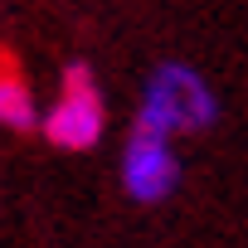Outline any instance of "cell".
<instances>
[{
  "label": "cell",
  "instance_id": "4",
  "mask_svg": "<svg viewBox=\"0 0 248 248\" xmlns=\"http://www.w3.org/2000/svg\"><path fill=\"white\" fill-rule=\"evenodd\" d=\"M39 107H34V93L30 83L15 73V68H0V127L5 132H34L39 127Z\"/></svg>",
  "mask_w": 248,
  "mask_h": 248
},
{
  "label": "cell",
  "instance_id": "2",
  "mask_svg": "<svg viewBox=\"0 0 248 248\" xmlns=\"http://www.w3.org/2000/svg\"><path fill=\"white\" fill-rule=\"evenodd\" d=\"M44 137L59 146V151H93L107 132V107H102V93H97V78L88 63H68L63 68V83H59V97L54 107L44 112Z\"/></svg>",
  "mask_w": 248,
  "mask_h": 248
},
{
  "label": "cell",
  "instance_id": "3",
  "mask_svg": "<svg viewBox=\"0 0 248 248\" xmlns=\"http://www.w3.org/2000/svg\"><path fill=\"white\" fill-rule=\"evenodd\" d=\"M180 185V161L170 151V137L156 127H132L127 146H122V190L137 204H161Z\"/></svg>",
  "mask_w": 248,
  "mask_h": 248
},
{
  "label": "cell",
  "instance_id": "1",
  "mask_svg": "<svg viewBox=\"0 0 248 248\" xmlns=\"http://www.w3.org/2000/svg\"><path fill=\"white\" fill-rule=\"evenodd\" d=\"M214 117H219V102L190 63L151 68V78L141 88V107H137L141 127H156L166 137H185V132H204Z\"/></svg>",
  "mask_w": 248,
  "mask_h": 248
}]
</instances>
